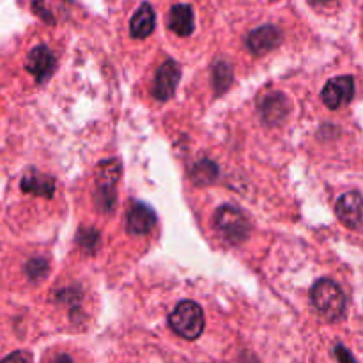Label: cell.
<instances>
[{"mask_svg":"<svg viewBox=\"0 0 363 363\" xmlns=\"http://www.w3.org/2000/svg\"><path fill=\"white\" fill-rule=\"evenodd\" d=\"M311 300L326 321H340L346 314V296L339 284L333 280L323 279L315 282L311 291Z\"/></svg>","mask_w":363,"mask_h":363,"instance_id":"obj_1","label":"cell"},{"mask_svg":"<svg viewBox=\"0 0 363 363\" xmlns=\"http://www.w3.org/2000/svg\"><path fill=\"white\" fill-rule=\"evenodd\" d=\"M121 177V163L117 160H106L98 165L96 174V208L101 213H110L117 206L116 184Z\"/></svg>","mask_w":363,"mask_h":363,"instance_id":"obj_2","label":"cell"},{"mask_svg":"<svg viewBox=\"0 0 363 363\" xmlns=\"http://www.w3.org/2000/svg\"><path fill=\"white\" fill-rule=\"evenodd\" d=\"M169 326L183 339L195 340L204 332V312L194 301H181L169 315Z\"/></svg>","mask_w":363,"mask_h":363,"instance_id":"obj_3","label":"cell"},{"mask_svg":"<svg viewBox=\"0 0 363 363\" xmlns=\"http://www.w3.org/2000/svg\"><path fill=\"white\" fill-rule=\"evenodd\" d=\"M215 225L220 230V234L234 245L248 240L252 233V225L245 213L234 206H222L216 211Z\"/></svg>","mask_w":363,"mask_h":363,"instance_id":"obj_4","label":"cell"},{"mask_svg":"<svg viewBox=\"0 0 363 363\" xmlns=\"http://www.w3.org/2000/svg\"><path fill=\"white\" fill-rule=\"evenodd\" d=\"M181 80V67L176 60L169 59L158 67L155 77V85H152V96L158 101H167L176 92L177 84Z\"/></svg>","mask_w":363,"mask_h":363,"instance_id":"obj_5","label":"cell"},{"mask_svg":"<svg viewBox=\"0 0 363 363\" xmlns=\"http://www.w3.org/2000/svg\"><path fill=\"white\" fill-rule=\"evenodd\" d=\"M337 216L346 227L353 230L363 229V195L358 191H350L339 199L335 206Z\"/></svg>","mask_w":363,"mask_h":363,"instance_id":"obj_6","label":"cell"},{"mask_svg":"<svg viewBox=\"0 0 363 363\" xmlns=\"http://www.w3.org/2000/svg\"><path fill=\"white\" fill-rule=\"evenodd\" d=\"M55 55L45 45H39L35 48H32L30 53L27 55V60H25V67H27L28 73L34 74L38 84H43V82L48 80L53 74V71H55Z\"/></svg>","mask_w":363,"mask_h":363,"instance_id":"obj_7","label":"cell"},{"mask_svg":"<svg viewBox=\"0 0 363 363\" xmlns=\"http://www.w3.org/2000/svg\"><path fill=\"white\" fill-rule=\"evenodd\" d=\"M354 96V80L353 77H339L332 78L328 84L325 85L321 92V98L328 108L337 110L340 106L351 103Z\"/></svg>","mask_w":363,"mask_h":363,"instance_id":"obj_8","label":"cell"},{"mask_svg":"<svg viewBox=\"0 0 363 363\" xmlns=\"http://www.w3.org/2000/svg\"><path fill=\"white\" fill-rule=\"evenodd\" d=\"M280 41H282V32L275 25H262V27L250 32L247 43L252 53H255V55H264V53L277 48L280 45Z\"/></svg>","mask_w":363,"mask_h":363,"instance_id":"obj_9","label":"cell"},{"mask_svg":"<svg viewBox=\"0 0 363 363\" xmlns=\"http://www.w3.org/2000/svg\"><path fill=\"white\" fill-rule=\"evenodd\" d=\"M155 223L156 215L151 206L144 204V202H135L131 206L130 213L126 216L128 233L135 234V236H142V234H147L155 227Z\"/></svg>","mask_w":363,"mask_h":363,"instance_id":"obj_10","label":"cell"},{"mask_svg":"<svg viewBox=\"0 0 363 363\" xmlns=\"http://www.w3.org/2000/svg\"><path fill=\"white\" fill-rule=\"evenodd\" d=\"M167 25H169L174 34L181 35V38H188L195 30V16L190 4H176V6H172L169 18H167Z\"/></svg>","mask_w":363,"mask_h":363,"instance_id":"obj_11","label":"cell"},{"mask_svg":"<svg viewBox=\"0 0 363 363\" xmlns=\"http://www.w3.org/2000/svg\"><path fill=\"white\" fill-rule=\"evenodd\" d=\"M21 191L25 194L38 195V197H46L52 199L55 194V179L46 174L38 172V170L30 169L21 179Z\"/></svg>","mask_w":363,"mask_h":363,"instance_id":"obj_12","label":"cell"},{"mask_svg":"<svg viewBox=\"0 0 363 363\" xmlns=\"http://www.w3.org/2000/svg\"><path fill=\"white\" fill-rule=\"evenodd\" d=\"M152 30H155V11H152L151 4L144 2L131 18L130 32L133 38L144 39L151 35Z\"/></svg>","mask_w":363,"mask_h":363,"instance_id":"obj_13","label":"cell"},{"mask_svg":"<svg viewBox=\"0 0 363 363\" xmlns=\"http://www.w3.org/2000/svg\"><path fill=\"white\" fill-rule=\"evenodd\" d=\"M262 117L268 124H279L280 121L286 119L289 112V103H287L284 94H269L266 96L261 105Z\"/></svg>","mask_w":363,"mask_h":363,"instance_id":"obj_14","label":"cell"},{"mask_svg":"<svg viewBox=\"0 0 363 363\" xmlns=\"http://www.w3.org/2000/svg\"><path fill=\"white\" fill-rule=\"evenodd\" d=\"M216 177H218V167L209 162V160H202L191 169V179H194L195 184H201V186L215 183Z\"/></svg>","mask_w":363,"mask_h":363,"instance_id":"obj_15","label":"cell"},{"mask_svg":"<svg viewBox=\"0 0 363 363\" xmlns=\"http://www.w3.org/2000/svg\"><path fill=\"white\" fill-rule=\"evenodd\" d=\"M233 82V69L227 62L218 60V62L213 66V84H215L216 94H222L223 91H227Z\"/></svg>","mask_w":363,"mask_h":363,"instance_id":"obj_16","label":"cell"},{"mask_svg":"<svg viewBox=\"0 0 363 363\" xmlns=\"http://www.w3.org/2000/svg\"><path fill=\"white\" fill-rule=\"evenodd\" d=\"M77 241L82 250L92 254L99 245V233L96 229H91V227H84V229L78 230Z\"/></svg>","mask_w":363,"mask_h":363,"instance_id":"obj_17","label":"cell"},{"mask_svg":"<svg viewBox=\"0 0 363 363\" xmlns=\"http://www.w3.org/2000/svg\"><path fill=\"white\" fill-rule=\"evenodd\" d=\"M25 273H27L28 279L34 280V282L35 280L45 279L46 273H48V262L41 257L32 259V261H28L27 266H25Z\"/></svg>","mask_w":363,"mask_h":363,"instance_id":"obj_18","label":"cell"},{"mask_svg":"<svg viewBox=\"0 0 363 363\" xmlns=\"http://www.w3.org/2000/svg\"><path fill=\"white\" fill-rule=\"evenodd\" d=\"M0 363H32V354L27 351H14Z\"/></svg>","mask_w":363,"mask_h":363,"instance_id":"obj_19","label":"cell"},{"mask_svg":"<svg viewBox=\"0 0 363 363\" xmlns=\"http://www.w3.org/2000/svg\"><path fill=\"white\" fill-rule=\"evenodd\" d=\"M335 358L339 363H357L353 354L350 353V350L346 346H342V344H337L335 346Z\"/></svg>","mask_w":363,"mask_h":363,"instance_id":"obj_20","label":"cell"},{"mask_svg":"<svg viewBox=\"0 0 363 363\" xmlns=\"http://www.w3.org/2000/svg\"><path fill=\"white\" fill-rule=\"evenodd\" d=\"M53 363H73V360H71V357H67V354H59Z\"/></svg>","mask_w":363,"mask_h":363,"instance_id":"obj_21","label":"cell"},{"mask_svg":"<svg viewBox=\"0 0 363 363\" xmlns=\"http://www.w3.org/2000/svg\"><path fill=\"white\" fill-rule=\"evenodd\" d=\"M311 2L315 4V6H325V4H332L335 0H311Z\"/></svg>","mask_w":363,"mask_h":363,"instance_id":"obj_22","label":"cell"},{"mask_svg":"<svg viewBox=\"0 0 363 363\" xmlns=\"http://www.w3.org/2000/svg\"><path fill=\"white\" fill-rule=\"evenodd\" d=\"M273 2H275V0H273Z\"/></svg>","mask_w":363,"mask_h":363,"instance_id":"obj_23","label":"cell"}]
</instances>
